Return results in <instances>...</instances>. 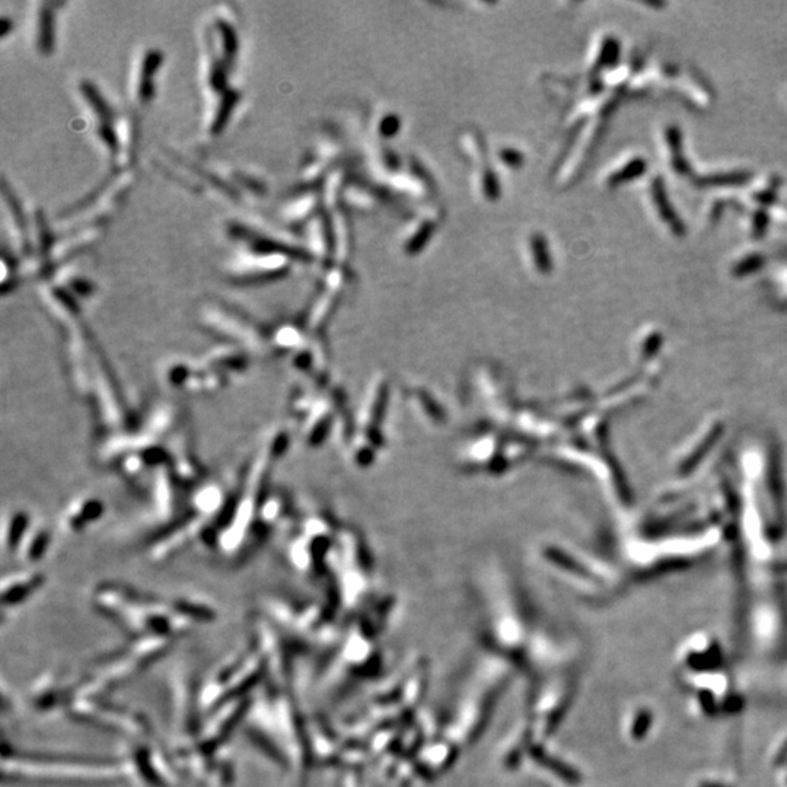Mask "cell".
Masks as SVG:
<instances>
[{
  "label": "cell",
  "instance_id": "6da1fadb",
  "mask_svg": "<svg viewBox=\"0 0 787 787\" xmlns=\"http://www.w3.org/2000/svg\"><path fill=\"white\" fill-rule=\"evenodd\" d=\"M96 605L131 639H152L175 643L193 628L214 618L213 608L191 599L162 601L139 597L131 590L103 589L96 594Z\"/></svg>",
  "mask_w": 787,
  "mask_h": 787
},
{
  "label": "cell",
  "instance_id": "7a4b0ae2",
  "mask_svg": "<svg viewBox=\"0 0 787 787\" xmlns=\"http://www.w3.org/2000/svg\"><path fill=\"white\" fill-rule=\"evenodd\" d=\"M268 679V661L257 643L251 640L247 647L228 656L199 681V705L206 715L226 704L252 698Z\"/></svg>",
  "mask_w": 787,
  "mask_h": 787
},
{
  "label": "cell",
  "instance_id": "3957f363",
  "mask_svg": "<svg viewBox=\"0 0 787 787\" xmlns=\"http://www.w3.org/2000/svg\"><path fill=\"white\" fill-rule=\"evenodd\" d=\"M4 776L11 780L56 783H107L123 779L118 760L27 754L15 750L4 754Z\"/></svg>",
  "mask_w": 787,
  "mask_h": 787
},
{
  "label": "cell",
  "instance_id": "277c9868",
  "mask_svg": "<svg viewBox=\"0 0 787 787\" xmlns=\"http://www.w3.org/2000/svg\"><path fill=\"white\" fill-rule=\"evenodd\" d=\"M117 760L123 779L136 787H172L180 773L168 748L161 746L152 732L126 738L123 751Z\"/></svg>",
  "mask_w": 787,
  "mask_h": 787
},
{
  "label": "cell",
  "instance_id": "5b68a950",
  "mask_svg": "<svg viewBox=\"0 0 787 787\" xmlns=\"http://www.w3.org/2000/svg\"><path fill=\"white\" fill-rule=\"evenodd\" d=\"M162 63L160 50L149 48L137 58L130 77V96L134 107L148 108L153 101L156 76Z\"/></svg>",
  "mask_w": 787,
  "mask_h": 787
},
{
  "label": "cell",
  "instance_id": "8992f818",
  "mask_svg": "<svg viewBox=\"0 0 787 787\" xmlns=\"http://www.w3.org/2000/svg\"><path fill=\"white\" fill-rule=\"evenodd\" d=\"M53 4H37L32 15L34 44L39 54L50 56L56 46V16Z\"/></svg>",
  "mask_w": 787,
  "mask_h": 787
},
{
  "label": "cell",
  "instance_id": "52a82bcc",
  "mask_svg": "<svg viewBox=\"0 0 787 787\" xmlns=\"http://www.w3.org/2000/svg\"><path fill=\"white\" fill-rule=\"evenodd\" d=\"M39 586H41V579L37 575L24 578L13 576L9 583H4V609L16 608L18 605H21L32 594L37 592Z\"/></svg>",
  "mask_w": 787,
  "mask_h": 787
}]
</instances>
